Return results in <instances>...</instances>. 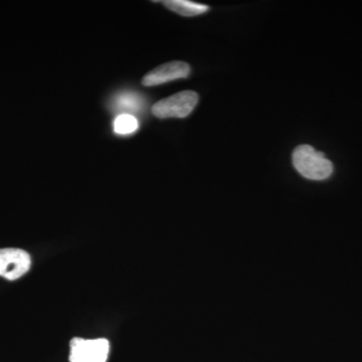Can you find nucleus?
Segmentation results:
<instances>
[{"mask_svg": "<svg viewBox=\"0 0 362 362\" xmlns=\"http://www.w3.org/2000/svg\"><path fill=\"white\" fill-rule=\"evenodd\" d=\"M199 102V95L194 90H183L162 99L152 107L157 118H185L194 111Z\"/></svg>", "mask_w": 362, "mask_h": 362, "instance_id": "nucleus-2", "label": "nucleus"}, {"mask_svg": "<svg viewBox=\"0 0 362 362\" xmlns=\"http://www.w3.org/2000/svg\"><path fill=\"white\" fill-rule=\"evenodd\" d=\"M190 66L185 62L175 61L157 66L144 76L142 84L146 87L165 84L173 81L185 78L189 76Z\"/></svg>", "mask_w": 362, "mask_h": 362, "instance_id": "nucleus-5", "label": "nucleus"}, {"mask_svg": "<svg viewBox=\"0 0 362 362\" xmlns=\"http://www.w3.org/2000/svg\"><path fill=\"white\" fill-rule=\"evenodd\" d=\"M144 106V98L132 90L117 93L110 102L111 110L119 115L134 116L141 112Z\"/></svg>", "mask_w": 362, "mask_h": 362, "instance_id": "nucleus-6", "label": "nucleus"}, {"mask_svg": "<svg viewBox=\"0 0 362 362\" xmlns=\"http://www.w3.org/2000/svg\"><path fill=\"white\" fill-rule=\"evenodd\" d=\"M139 127L136 117L132 115H118L114 120V132L118 135H130Z\"/></svg>", "mask_w": 362, "mask_h": 362, "instance_id": "nucleus-8", "label": "nucleus"}, {"mask_svg": "<svg viewBox=\"0 0 362 362\" xmlns=\"http://www.w3.org/2000/svg\"><path fill=\"white\" fill-rule=\"evenodd\" d=\"M293 164L300 175L311 180H327L333 173L331 161L310 145H300L294 150Z\"/></svg>", "mask_w": 362, "mask_h": 362, "instance_id": "nucleus-1", "label": "nucleus"}, {"mask_svg": "<svg viewBox=\"0 0 362 362\" xmlns=\"http://www.w3.org/2000/svg\"><path fill=\"white\" fill-rule=\"evenodd\" d=\"M70 346V362H106L110 350L108 340L104 338H74Z\"/></svg>", "mask_w": 362, "mask_h": 362, "instance_id": "nucleus-3", "label": "nucleus"}, {"mask_svg": "<svg viewBox=\"0 0 362 362\" xmlns=\"http://www.w3.org/2000/svg\"><path fill=\"white\" fill-rule=\"evenodd\" d=\"M164 6L183 16H195L206 13L209 6L188 0H166L163 1Z\"/></svg>", "mask_w": 362, "mask_h": 362, "instance_id": "nucleus-7", "label": "nucleus"}, {"mask_svg": "<svg viewBox=\"0 0 362 362\" xmlns=\"http://www.w3.org/2000/svg\"><path fill=\"white\" fill-rule=\"evenodd\" d=\"M30 255L21 249H0V276L7 280H16L30 270Z\"/></svg>", "mask_w": 362, "mask_h": 362, "instance_id": "nucleus-4", "label": "nucleus"}]
</instances>
